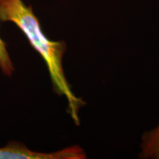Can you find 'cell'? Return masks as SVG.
Returning <instances> with one entry per match:
<instances>
[{
    "label": "cell",
    "mask_w": 159,
    "mask_h": 159,
    "mask_svg": "<svg viewBox=\"0 0 159 159\" xmlns=\"http://www.w3.org/2000/svg\"><path fill=\"white\" fill-rule=\"evenodd\" d=\"M0 20L16 25L41 55L48 69L54 91L65 97L72 121L79 125L80 111L85 102L74 94L65 76L63 57L66 51V43L51 41L46 36L32 7L26 5L22 0H0Z\"/></svg>",
    "instance_id": "cell-1"
},
{
    "label": "cell",
    "mask_w": 159,
    "mask_h": 159,
    "mask_svg": "<svg viewBox=\"0 0 159 159\" xmlns=\"http://www.w3.org/2000/svg\"><path fill=\"white\" fill-rule=\"evenodd\" d=\"M85 151L77 145L53 152L30 150L19 142H11L0 148V159H84Z\"/></svg>",
    "instance_id": "cell-2"
},
{
    "label": "cell",
    "mask_w": 159,
    "mask_h": 159,
    "mask_svg": "<svg viewBox=\"0 0 159 159\" xmlns=\"http://www.w3.org/2000/svg\"><path fill=\"white\" fill-rule=\"evenodd\" d=\"M140 147L142 158L159 159V125L143 134Z\"/></svg>",
    "instance_id": "cell-3"
},
{
    "label": "cell",
    "mask_w": 159,
    "mask_h": 159,
    "mask_svg": "<svg viewBox=\"0 0 159 159\" xmlns=\"http://www.w3.org/2000/svg\"><path fill=\"white\" fill-rule=\"evenodd\" d=\"M0 69L4 75L8 77L11 76L14 71L13 62L7 50L6 44L2 39L1 36H0Z\"/></svg>",
    "instance_id": "cell-4"
}]
</instances>
